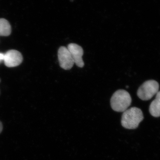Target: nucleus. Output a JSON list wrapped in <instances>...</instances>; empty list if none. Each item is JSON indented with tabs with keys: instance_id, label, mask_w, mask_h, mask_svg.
Masks as SVG:
<instances>
[{
	"instance_id": "nucleus-10",
	"label": "nucleus",
	"mask_w": 160,
	"mask_h": 160,
	"mask_svg": "<svg viewBox=\"0 0 160 160\" xmlns=\"http://www.w3.org/2000/svg\"><path fill=\"white\" fill-rule=\"evenodd\" d=\"M2 129H3L2 124V122H0V133H1V132H2Z\"/></svg>"
},
{
	"instance_id": "nucleus-6",
	"label": "nucleus",
	"mask_w": 160,
	"mask_h": 160,
	"mask_svg": "<svg viewBox=\"0 0 160 160\" xmlns=\"http://www.w3.org/2000/svg\"><path fill=\"white\" fill-rule=\"evenodd\" d=\"M67 48L72 57L74 64L80 68L84 67L85 64L82 59L84 54L82 48L75 43H70L67 46Z\"/></svg>"
},
{
	"instance_id": "nucleus-3",
	"label": "nucleus",
	"mask_w": 160,
	"mask_h": 160,
	"mask_svg": "<svg viewBox=\"0 0 160 160\" xmlns=\"http://www.w3.org/2000/svg\"><path fill=\"white\" fill-rule=\"evenodd\" d=\"M159 89V84L157 81L148 80L143 83L138 89V96L143 101H148L156 95Z\"/></svg>"
},
{
	"instance_id": "nucleus-7",
	"label": "nucleus",
	"mask_w": 160,
	"mask_h": 160,
	"mask_svg": "<svg viewBox=\"0 0 160 160\" xmlns=\"http://www.w3.org/2000/svg\"><path fill=\"white\" fill-rule=\"evenodd\" d=\"M149 111L152 116L155 118L160 117V91L156 95V98L149 106Z\"/></svg>"
},
{
	"instance_id": "nucleus-4",
	"label": "nucleus",
	"mask_w": 160,
	"mask_h": 160,
	"mask_svg": "<svg viewBox=\"0 0 160 160\" xmlns=\"http://www.w3.org/2000/svg\"><path fill=\"white\" fill-rule=\"evenodd\" d=\"M58 58L61 68L69 70L73 67L74 62L69 50L65 46H61L58 51Z\"/></svg>"
},
{
	"instance_id": "nucleus-5",
	"label": "nucleus",
	"mask_w": 160,
	"mask_h": 160,
	"mask_svg": "<svg viewBox=\"0 0 160 160\" xmlns=\"http://www.w3.org/2000/svg\"><path fill=\"white\" fill-rule=\"evenodd\" d=\"M23 61V57L19 52L10 50L4 54V62L8 67H14L20 65Z\"/></svg>"
},
{
	"instance_id": "nucleus-2",
	"label": "nucleus",
	"mask_w": 160,
	"mask_h": 160,
	"mask_svg": "<svg viewBox=\"0 0 160 160\" xmlns=\"http://www.w3.org/2000/svg\"><path fill=\"white\" fill-rule=\"evenodd\" d=\"M131 96L128 92L119 89L113 93L110 100L112 109L118 112H124L131 105Z\"/></svg>"
},
{
	"instance_id": "nucleus-9",
	"label": "nucleus",
	"mask_w": 160,
	"mask_h": 160,
	"mask_svg": "<svg viewBox=\"0 0 160 160\" xmlns=\"http://www.w3.org/2000/svg\"><path fill=\"white\" fill-rule=\"evenodd\" d=\"M4 54L0 52V62L4 61Z\"/></svg>"
},
{
	"instance_id": "nucleus-8",
	"label": "nucleus",
	"mask_w": 160,
	"mask_h": 160,
	"mask_svg": "<svg viewBox=\"0 0 160 160\" xmlns=\"http://www.w3.org/2000/svg\"><path fill=\"white\" fill-rule=\"evenodd\" d=\"M11 27L7 20L0 18V36H8L11 34Z\"/></svg>"
},
{
	"instance_id": "nucleus-1",
	"label": "nucleus",
	"mask_w": 160,
	"mask_h": 160,
	"mask_svg": "<svg viewBox=\"0 0 160 160\" xmlns=\"http://www.w3.org/2000/svg\"><path fill=\"white\" fill-rule=\"evenodd\" d=\"M144 119L143 112L139 108L133 107L123 112L121 123L126 129H133L138 128Z\"/></svg>"
}]
</instances>
